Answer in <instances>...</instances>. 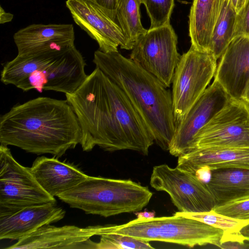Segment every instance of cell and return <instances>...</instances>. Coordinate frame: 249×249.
Instances as JSON below:
<instances>
[{"instance_id": "obj_1", "label": "cell", "mask_w": 249, "mask_h": 249, "mask_svg": "<svg viewBox=\"0 0 249 249\" xmlns=\"http://www.w3.org/2000/svg\"><path fill=\"white\" fill-rule=\"evenodd\" d=\"M65 95L81 127L83 151L97 145L109 152L128 149L148 154L155 142L149 128L122 90L100 69Z\"/></svg>"}, {"instance_id": "obj_2", "label": "cell", "mask_w": 249, "mask_h": 249, "mask_svg": "<svg viewBox=\"0 0 249 249\" xmlns=\"http://www.w3.org/2000/svg\"><path fill=\"white\" fill-rule=\"evenodd\" d=\"M81 127L66 100L39 97L13 106L0 118V142L61 157L80 144Z\"/></svg>"}, {"instance_id": "obj_3", "label": "cell", "mask_w": 249, "mask_h": 249, "mask_svg": "<svg viewBox=\"0 0 249 249\" xmlns=\"http://www.w3.org/2000/svg\"><path fill=\"white\" fill-rule=\"evenodd\" d=\"M93 62L124 92L142 117L155 142L168 150L176 130L170 90L118 51L106 53L97 50Z\"/></svg>"}, {"instance_id": "obj_4", "label": "cell", "mask_w": 249, "mask_h": 249, "mask_svg": "<svg viewBox=\"0 0 249 249\" xmlns=\"http://www.w3.org/2000/svg\"><path fill=\"white\" fill-rule=\"evenodd\" d=\"M152 195L147 187L130 179L88 176L57 197L71 208L107 217L140 211L148 204Z\"/></svg>"}, {"instance_id": "obj_5", "label": "cell", "mask_w": 249, "mask_h": 249, "mask_svg": "<svg viewBox=\"0 0 249 249\" xmlns=\"http://www.w3.org/2000/svg\"><path fill=\"white\" fill-rule=\"evenodd\" d=\"M85 59L75 46L49 48L21 57L17 73L24 91L35 89L39 92L53 90L65 94L74 92L87 76Z\"/></svg>"}, {"instance_id": "obj_6", "label": "cell", "mask_w": 249, "mask_h": 249, "mask_svg": "<svg viewBox=\"0 0 249 249\" xmlns=\"http://www.w3.org/2000/svg\"><path fill=\"white\" fill-rule=\"evenodd\" d=\"M107 233L193 248L207 244L218 246L224 231L199 220L174 213L171 216L137 218L124 224L107 225Z\"/></svg>"}, {"instance_id": "obj_7", "label": "cell", "mask_w": 249, "mask_h": 249, "mask_svg": "<svg viewBox=\"0 0 249 249\" xmlns=\"http://www.w3.org/2000/svg\"><path fill=\"white\" fill-rule=\"evenodd\" d=\"M217 60L212 53L199 51L192 46L180 56L172 82L176 127L183 121L214 77Z\"/></svg>"}, {"instance_id": "obj_8", "label": "cell", "mask_w": 249, "mask_h": 249, "mask_svg": "<svg viewBox=\"0 0 249 249\" xmlns=\"http://www.w3.org/2000/svg\"><path fill=\"white\" fill-rule=\"evenodd\" d=\"M39 184L31 168L19 164L8 146H0V215L25 207L55 202Z\"/></svg>"}, {"instance_id": "obj_9", "label": "cell", "mask_w": 249, "mask_h": 249, "mask_svg": "<svg viewBox=\"0 0 249 249\" xmlns=\"http://www.w3.org/2000/svg\"><path fill=\"white\" fill-rule=\"evenodd\" d=\"M193 146L249 148V103L230 97L197 132Z\"/></svg>"}, {"instance_id": "obj_10", "label": "cell", "mask_w": 249, "mask_h": 249, "mask_svg": "<svg viewBox=\"0 0 249 249\" xmlns=\"http://www.w3.org/2000/svg\"><path fill=\"white\" fill-rule=\"evenodd\" d=\"M150 184L157 191L166 192L178 212L202 213L212 210L215 199L206 185L194 174L166 164L155 166Z\"/></svg>"}, {"instance_id": "obj_11", "label": "cell", "mask_w": 249, "mask_h": 249, "mask_svg": "<svg viewBox=\"0 0 249 249\" xmlns=\"http://www.w3.org/2000/svg\"><path fill=\"white\" fill-rule=\"evenodd\" d=\"M177 43V36L170 24L149 29L134 44L130 58L169 88L181 56Z\"/></svg>"}, {"instance_id": "obj_12", "label": "cell", "mask_w": 249, "mask_h": 249, "mask_svg": "<svg viewBox=\"0 0 249 249\" xmlns=\"http://www.w3.org/2000/svg\"><path fill=\"white\" fill-rule=\"evenodd\" d=\"M66 4L74 21L97 42L99 50L117 52L118 46L132 50L118 23L94 0H67Z\"/></svg>"}, {"instance_id": "obj_13", "label": "cell", "mask_w": 249, "mask_h": 249, "mask_svg": "<svg viewBox=\"0 0 249 249\" xmlns=\"http://www.w3.org/2000/svg\"><path fill=\"white\" fill-rule=\"evenodd\" d=\"M230 98L220 84L213 80L183 121L176 127L169 147V153L178 157L193 150L194 138L197 132L224 107Z\"/></svg>"}, {"instance_id": "obj_14", "label": "cell", "mask_w": 249, "mask_h": 249, "mask_svg": "<svg viewBox=\"0 0 249 249\" xmlns=\"http://www.w3.org/2000/svg\"><path fill=\"white\" fill-rule=\"evenodd\" d=\"M105 232L106 225L80 228L72 225L56 227L46 224L6 249H97V242L90 238Z\"/></svg>"}, {"instance_id": "obj_15", "label": "cell", "mask_w": 249, "mask_h": 249, "mask_svg": "<svg viewBox=\"0 0 249 249\" xmlns=\"http://www.w3.org/2000/svg\"><path fill=\"white\" fill-rule=\"evenodd\" d=\"M214 81L231 98L241 99L249 81V37L238 36L220 57Z\"/></svg>"}, {"instance_id": "obj_16", "label": "cell", "mask_w": 249, "mask_h": 249, "mask_svg": "<svg viewBox=\"0 0 249 249\" xmlns=\"http://www.w3.org/2000/svg\"><path fill=\"white\" fill-rule=\"evenodd\" d=\"M65 213L55 202L31 206L0 215V239H20L44 225L61 220Z\"/></svg>"}, {"instance_id": "obj_17", "label": "cell", "mask_w": 249, "mask_h": 249, "mask_svg": "<svg viewBox=\"0 0 249 249\" xmlns=\"http://www.w3.org/2000/svg\"><path fill=\"white\" fill-rule=\"evenodd\" d=\"M18 55L50 48L63 49L74 45L73 26L70 24H33L17 31L13 36Z\"/></svg>"}, {"instance_id": "obj_18", "label": "cell", "mask_w": 249, "mask_h": 249, "mask_svg": "<svg viewBox=\"0 0 249 249\" xmlns=\"http://www.w3.org/2000/svg\"><path fill=\"white\" fill-rule=\"evenodd\" d=\"M31 170L41 187L54 197L71 189L88 176L73 164L55 157L37 158Z\"/></svg>"}, {"instance_id": "obj_19", "label": "cell", "mask_w": 249, "mask_h": 249, "mask_svg": "<svg viewBox=\"0 0 249 249\" xmlns=\"http://www.w3.org/2000/svg\"><path fill=\"white\" fill-rule=\"evenodd\" d=\"M177 166L194 174L202 166L249 169V148L201 147L179 156Z\"/></svg>"}, {"instance_id": "obj_20", "label": "cell", "mask_w": 249, "mask_h": 249, "mask_svg": "<svg viewBox=\"0 0 249 249\" xmlns=\"http://www.w3.org/2000/svg\"><path fill=\"white\" fill-rule=\"evenodd\" d=\"M206 187L216 206L249 199V169L224 168L212 170Z\"/></svg>"}, {"instance_id": "obj_21", "label": "cell", "mask_w": 249, "mask_h": 249, "mask_svg": "<svg viewBox=\"0 0 249 249\" xmlns=\"http://www.w3.org/2000/svg\"><path fill=\"white\" fill-rule=\"evenodd\" d=\"M225 0H194L189 16L191 46L209 52L213 32Z\"/></svg>"}, {"instance_id": "obj_22", "label": "cell", "mask_w": 249, "mask_h": 249, "mask_svg": "<svg viewBox=\"0 0 249 249\" xmlns=\"http://www.w3.org/2000/svg\"><path fill=\"white\" fill-rule=\"evenodd\" d=\"M237 12L231 0H225L214 27L209 48L210 53L220 58L234 37Z\"/></svg>"}, {"instance_id": "obj_23", "label": "cell", "mask_w": 249, "mask_h": 249, "mask_svg": "<svg viewBox=\"0 0 249 249\" xmlns=\"http://www.w3.org/2000/svg\"><path fill=\"white\" fill-rule=\"evenodd\" d=\"M141 4L138 0H121L117 11V22L132 48L148 30L141 23Z\"/></svg>"}, {"instance_id": "obj_24", "label": "cell", "mask_w": 249, "mask_h": 249, "mask_svg": "<svg viewBox=\"0 0 249 249\" xmlns=\"http://www.w3.org/2000/svg\"><path fill=\"white\" fill-rule=\"evenodd\" d=\"M175 214L185 216L199 220L214 228L223 231L224 234L235 233L249 223V220H240L232 218L218 213L213 210L202 213H182L178 212Z\"/></svg>"}, {"instance_id": "obj_25", "label": "cell", "mask_w": 249, "mask_h": 249, "mask_svg": "<svg viewBox=\"0 0 249 249\" xmlns=\"http://www.w3.org/2000/svg\"><path fill=\"white\" fill-rule=\"evenodd\" d=\"M97 249H151L149 242L116 233L101 235Z\"/></svg>"}, {"instance_id": "obj_26", "label": "cell", "mask_w": 249, "mask_h": 249, "mask_svg": "<svg viewBox=\"0 0 249 249\" xmlns=\"http://www.w3.org/2000/svg\"><path fill=\"white\" fill-rule=\"evenodd\" d=\"M143 4L150 19L149 29L170 24L175 0H138Z\"/></svg>"}, {"instance_id": "obj_27", "label": "cell", "mask_w": 249, "mask_h": 249, "mask_svg": "<svg viewBox=\"0 0 249 249\" xmlns=\"http://www.w3.org/2000/svg\"><path fill=\"white\" fill-rule=\"evenodd\" d=\"M216 213L240 220H249V199L215 206Z\"/></svg>"}, {"instance_id": "obj_28", "label": "cell", "mask_w": 249, "mask_h": 249, "mask_svg": "<svg viewBox=\"0 0 249 249\" xmlns=\"http://www.w3.org/2000/svg\"><path fill=\"white\" fill-rule=\"evenodd\" d=\"M238 36L249 37V0H246L243 7L237 13L234 37Z\"/></svg>"}, {"instance_id": "obj_29", "label": "cell", "mask_w": 249, "mask_h": 249, "mask_svg": "<svg viewBox=\"0 0 249 249\" xmlns=\"http://www.w3.org/2000/svg\"><path fill=\"white\" fill-rule=\"evenodd\" d=\"M94 0L104 10L110 18L117 22V11L121 0Z\"/></svg>"}, {"instance_id": "obj_30", "label": "cell", "mask_w": 249, "mask_h": 249, "mask_svg": "<svg viewBox=\"0 0 249 249\" xmlns=\"http://www.w3.org/2000/svg\"><path fill=\"white\" fill-rule=\"evenodd\" d=\"M13 18V15L10 13L6 12L0 6V23L1 24H3L6 22H9L11 21Z\"/></svg>"}, {"instance_id": "obj_31", "label": "cell", "mask_w": 249, "mask_h": 249, "mask_svg": "<svg viewBox=\"0 0 249 249\" xmlns=\"http://www.w3.org/2000/svg\"><path fill=\"white\" fill-rule=\"evenodd\" d=\"M137 218L138 219H150L155 217V213L153 212L144 211L143 212H138L135 213Z\"/></svg>"}, {"instance_id": "obj_32", "label": "cell", "mask_w": 249, "mask_h": 249, "mask_svg": "<svg viewBox=\"0 0 249 249\" xmlns=\"http://www.w3.org/2000/svg\"><path fill=\"white\" fill-rule=\"evenodd\" d=\"M237 13L241 10L245 4L246 0H231Z\"/></svg>"}, {"instance_id": "obj_33", "label": "cell", "mask_w": 249, "mask_h": 249, "mask_svg": "<svg viewBox=\"0 0 249 249\" xmlns=\"http://www.w3.org/2000/svg\"><path fill=\"white\" fill-rule=\"evenodd\" d=\"M240 234L247 241H249V223L245 226L239 231Z\"/></svg>"}, {"instance_id": "obj_34", "label": "cell", "mask_w": 249, "mask_h": 249, "mask_svg": "<svg viewBox=\"0 0 249 249\" xmlns=\"http://www.w3.org/2000/svg\"><path fill=\"white\" fill-rule=\"evenodd\" d=\"M241 99L249 103V81L245 88Z\"/></svg>"}]
</instances>
